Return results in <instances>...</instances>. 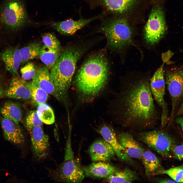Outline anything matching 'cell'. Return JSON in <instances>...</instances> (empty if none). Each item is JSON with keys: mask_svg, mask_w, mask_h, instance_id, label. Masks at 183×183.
<instances>
[{"mask_svg": "<svg viewBox=\"0 0 183 183\" xmlns=\"http://www.w3.org/2000/svg\"><path fill=\"white\" fill-rule=\"evenodd\" d=\"M143 78L124 83L117 102V119L124 128L141 132L152 129L159 117L149 86Z\"/></svg>", "mask_w": 183, "mask_h": 183, "instance_id": "obj_1", "label": "cell"}, {"mask_svg": "<svg viewBox=\"0 0 183 183\" xmlns=\"http://www.w3.org/2000/svg\"><path fill=\"white\" fill-rule=\"evenodd\" d=\"M109 73V64L105 55L101 53L93 55L78 72L75 81L78 90L87 97L96 95L105 84Z\"/></svg>", "mask_w": 183, "mask_h": 183, "instance_id": "obj_2", "label": "cell"}, {"mask_svg": "<svg viewBox=\"0 0 183 183\" xmlns=\"http://www.w3.org/2000/svg\"><path fill=\"white\" fill-rule=\"evenodd\" d=\"M83 53L79 48L71 47L61 52L55 65L50 70V75L55 87L57 98L66 96L75 71L76 64Z\"/></svg>", "mask_w": 183, "mask_h": 183, "instance_id": "obj_3", "label": "cell"}, {"mask_svg": "<svg viewBox=\"0 0 183 183\" xmlns=\"http://www.w3.org/2000/svg\"><path fill=\"white\" fill-rule=\"evenodd\" d=\"M28 22L23 0H2L0 2V29L10 33L16 32Z\"/></svg>", "mask_w": 183, "mask_h": 183, "instance_id": "obj_4", "label": "cell"}, {"mask_svg": "<svg viewBox=\"0 0 183 183\" xmlns=\"http://www.w3.org/2000/svg\"><path fill=\"white\" fill-rule=\"evenodd\" d=\"M101 29L109 45L114 49H122L132 43V30L124 19H116L106 22Z\"/></svg>", "mask_w": 183, "mask_h": 183, "instance_id": "obj_5", "label": "cell"}, {"mask_svg": "<svg viewBox=\"0 0 183 183\" xmlns=\"http://www.w3.org/2000/svg\"><path fill=\"white\" fill-rule=\"evenodd\" d=\"M163 63L157 69L149 81L150 90L153 96L161 108V129H163L170 121L167 106L164 99L165 81L163 71Z\"/></svg>", "mask_w": 183, "mask_h": 183, "instance_id": "obj_6", "label": "cell"}, {"mask_svg": "<svg viewBox=\"0 0 183 183\" xmlns=\"http://www.w3.org/2000/svg\"><path fill=\"white\" fill-rule=\"evenodd\" d=\"M141 140L150 148L165 157L171 156L174 142L171 137L163 130H152L141 132Z\"/></svg>", "mask_w": 183, "mask_h": 183, "instance_id": "obj_7", "label": "cell"}, {"mask_svg": "<svg viewBox=\"0 0 183 183\" xmlns=\"http://www.w3.org/2000/svg\"><path fill=\"white\" fill-rule=\"evenodd\" d=\"M165 77V84L171 99L170 119L172 121L183 100V68H175L166 71Z\"/></svg>", "mask_w": 183, "mask_h": 183, "instance_id": "obj_8", "label": "cell"}, {"mask_svg": "<svg viewBox=\"0 0 183 183\" xmlns=\"http://www.w3.org/2000/svg\"><path fill=\"white\" fill-rule=\"evenodd\" d=\"M165 30L163 12L160 7H157L152 11L145 26L144 39L148 44L154 45L162 38Z\"/></svg>", "mask_w": 183, "mask_h": 183, "instance_id": "obj_9", "label": "cell"}, {"mask_svg": "<svg viewBox=\"0 0 183 183\" xmlns=\"http://www.w3.org/2000/svg\"><path fill=\"white\" fill-rule=\"evenodd\" d=\"M55 175L58 180L65 182H80L85 177L79 161L74 158L65 160L57 170Z\"/></svg>", "mask_w": 183, "mask_h": 183, "instance_id": "obj_10", "label": "cell"}, {"mask_svg": "<svg viewBox=\"0 0 183 183\" xmlns=\"http://www.w3.org/2000/svg\"><path fill=\"white\" fill-rule=\"evenodd\" d=\"M30 135L32 148L35 157L38 159L45 158L48 155L49 147V137L40 126L26 128Z\"/></svg>", "mask_w": 183, "mask_h": 183, "instance_id": "obj_11", "label": "cell"}, {"mask_svg": "<svg viewBox=\"0 0 183 183\" xmlns=\"http://www.w3.org/2000/svg\"><path fill=\"white\" fill-rule=\"evenodd\" d=\"M97 131L104 139L111 145L119 159L126 162L131 161V158L127 155L116 136L114 129L111 127L106 125H103L98 129Z\"/></svg>", "mask_w": 183, "mask_h": 183, "instance_id": "obj_12", "label": "cell"}, {"mask_svg": "<svg viewBox=\"0 0 183 183\" xmlns=\"http://www.w3.org/2000/svg\"><path fill=\"white\" fill-rule=\"evenodd\" d=\"M89 152L92 160L95 162H105L111 160L115 155L111 145L104 140L99 139L90 146Z\"/></svg>", "mask_w": 183, "mask_h": 183, "instance_id": "obj_13", "label": "cell"}, {"mask_svg": "<svg viewBox=\"0 0 183 183\" xmlns=\"http://www.w3.org/2000/svg\"><path fill=\"white\" fill-rule=\"evenodd\" d=\"M26 82L18 75L14 76L6 90L5 96L10 98L19 99L26 100L31 98L30 92L26 86Z\"/></svg>", "mask_w": 183, "mask_h": 183, "instance_id": "obj_14", "label": "cell"}, {"mask_svg": "<svg viewBox=\"0 0 183 183\" xmlns=\"http://www.w3.org/2000/svg\"><path fill=\"white\" fill-rule=\"evenodd\" d=\"M0 120L3 134L7 140L16 145L24 143V134L18 124L2 117L1 118Z\"/></svg>", "mask_w": 183, "mask_h": 183, "instance_id": "obj_15", "label": "cell"}, {"mask_svg": "<svg viewBox=\"0 0 183 183\" xmlns=\"http://www.w3.org/2000/svg\"><path fill=\"white\" fill-rule=\"evenodd\" d=\"M117 138L130 158L141 159L144 150L132 135L127 132H121L118 134Z\"/></svg>", "mask_w": 183, "mask_h": 183, "instance_id": "obj_16", "label": "cell"}, {"mask_svg": "<svg viewBox=\"0 0 183 183\" xmlns=\"http://www.w3.org/2000/svg\"><path fill=\"white\" fill-rule=\"evenodd\" d=\"M97 17L89 19H80L77 20L69 19L52 23L51 26L60 33L64 35L73 34Z\"/></svg>", "mask_w": 183, "mask_h": 183, "instance_id": "obj_17", "label": "cell"}, {"mask_svg": "<svg viewBox=\"0 0 183 183\" xmlns=\"http://www.w3.org/2000/svg\"><path fill=\"white\" fill-rule=\"evenodd\" d=\"M82 169L86 176L96 178H106L118 171L113 165L102 161L92 163Z\"/></svg>", "mask_w": 183, "mask_h": 183, "instance_id": "obj_18", "label": "cell"}, {"mask_svg": "<svg viewBox=\"0 0 183 183\" xmlns=\"http://www.w3.org/2000/svg\"><path fill=\"white\" fill-rule=\"evenodd\" d=\"M19 51L18 47H10L6 48L1 55L5 69L14 76L18 75L21 64Z\"/></svg>", "mask_w": 183, "mask_h": 183, "instance_id": "obj_19", "label": "cell"}, {"mask_svg": "<svg viewBox=\"0 0 183 183\" xmlns=\"http://www.w3.org/2000/svg\"><path fill=\"white\" fill-rule=\"evenodd\" d=\"M32 81L48 94L57 98L55 87L47 67L43 66L39 68Z\"/></svg>", "mask_w": 183, "mask_h": 183, "instance_id": "obj_20", "label": "cell"}, {"mask_svg": "<svg viewBox=\"0 0 183 183\" xmlns=\"http://www.w3.org/2000/svg\"><path fill=\"white\" fill-rule=\"evenodd\" d=\"M102 4L112 13L123 14L130 11L140 0H99Z\"/></svg>", "mask_w": 183, "mask_h": 183, "instance_id": "obj_21", "label": "cell"}, {"mask_svg": "<svg viewBox=\"0 0 183 183\" xmlns=\"http://www.w3.org/2000/svg\"><path fill=\"white\" fill-rule=\"evenodd\" d=\"M141 159L147 176L160 174L163 170L161 168L160 161L156 155L149 150H144Z\"/></svg>", "mask_w": 183, "mask_h": 183, "instance_id": "obj_22", "label": "cell"}, {"mask_svg": "<svg viewBox=\"0 0 183 183\" xmlns=\"http://www.w3.org/2000/svg\"><path fill=\"white\" fill-rule=\"evenodd\" d=\"M2 117L12 121L18 125L22 117L21 108L18 103L12 101L5 103L0 109Z\"/></svg>", "mask_w": 183, "mask_h": 183, "instance_id": "obj_23", "label": "cell"}, {"mask_svg": "<svg viewBox=\"0 0 183 183\" xmlns=\"http://www.w3.org/2000/svg\"><path fill=\"white\" fill-rule=\"evenodd\" d=\"M61 53L60 49H56L44 45L39 54L41 61L51 70L57 63Z\"/></svg>", "mask_w": 183, "mask_h": 183, "instance_id": "obj_24", "label": "cell"}, {"mask_svg": "<svg viewBox=\"0 0 183 183\" xmlns=\"http://www.w3.org/2000/svg\"><path fill=\"white\" fill-rule=\"evenodd\" d=\"M106 181L110 183H131L137 178L136 174L131 170L126 168L117 171L106 178Z\"/></svg>", "mask_w": 183, "mask_h": 183, "instance_id": "obj_25", "label": "cell"}, {"mask_svg": "<svg viewBox=\"0 0 183 183\" xmlns=\"http://www.w3.org/2000/svg\"><path fill=\"white\" fill-rule=\"evenodd\" d=\"M41 48L40 43L34 42L20 49L21 64L23 65L39 55Z\"/></svg>", "mask_w": 183, "mask_h": 183, "instance_id": "obj_26", "label": "cell"}, {"mask_svg": "<svg viewBox=\"0 0 183 183\" xmlns=\"http://www.w3.org/2000/svg\"><path fill=\"white\" fill-rule=\"evenodd\" d=\"M26 84L30 92L31 98L33 103L38 105L45 103L48 99V94L32 81L26 82Z\"/></svg>", "mask_w": 183, "mask_h": 183, "instance_id": "obj_27", "label": "cell"}, {"mask_svg": "<svg viewBox=\"0 0 183 183\" xmlns=\"http://www.w3.org/2000/svg\"><path fill=\"white\" fill-rule=\"evenodd\" d=\"M38 106L36 112L42 122L47 125L53 124L55 121V116L51 107L45 103Z\"/></svg>", "mask_w": 183, "mask_h": 183, "instance_id": "obj_28", "label": "cell"}, {"mask_svg": "<svg viewBox=\"0 0 183 183\" xmlns=\"http://www.w3.org/2000/svg\"><path fill=\"white\" fill-rule=\"evenodd\" d=\"M165 174L169 176L176 182L183 183V166H180L163 170L160 174Z\"/></svg>", "mask_w": 183, "mask_h": 183, "instance_id": "obj_29", "label": "cell"}, {"mask_svg": "<svg viewBox=\"0 0 183 183\" xmlns=\"http://www.w3.org/2000/svg\"><path fill=\"white\" fill-rule=\"evenodd\" d=\"M42 40L44 45L53 49H60L59 41L53 34L44 33L42 36Z\"/></svg>", "mask_w": 183, "mask_h": 183, "instance_id": "obj_30", "label": "cell"}, {"mask_svg": "<svg viewBox=\"0 0 183 183\" xmlns=\"http://www.w3.org/2000/svg\"><path fill=\"white\" fill-rule=\"evenodd\" d=\"M37 70L32 62H28L21 69L22 78L25 81L32 79L36 74Z\"/></svg>", "mask_w": 183, "mask_h": 183, "instance_id": "obj_31", "label": "cell"}, {"mask_svg": "<svg viewBox=\"0 0 183 183\" xmlns=\"http://www.w3.org/2000/svg\"><path fill=\"white\" fill-rule=\"evenodd\" d=\"M43 123L35 111L30 112L26 116L25 120L26 128L35 126H42Z\"/></svg>", "mask_w": 183, "mask_h": 183, "instance_id": "obj_32", "label": "cell"}, {"mask_svg": "<svg viewBox=\"0 0 183 183\" xmlns=\"http://www.w3.org/2000/svg\"><path fill=\"white\" fill-rule=\"evenodd\" d=\"M179 160H183V145H174L171 151V155Z\"/></svg>", "mask_w": 183, "mask_h": 183, "instance_id": "obj_33", "label": "cell"}, {"mask_svg": "<svg viewBox=\"0 0 183 183\" xmlns=\"http://www.w3.org/2000/svg\"><path fill=\"white\" fill-rule=\"evenodd\" d=\"M175 122L180 126L183 134V116H180L177 118L175 119Z\"/></svg>", "mask_w": 183, "mask_h": 183, "instance_id": "obj_34", "label": "cell"}, {"mask_svg": "<svg viewBox=\"0 0 183 183\" xmlns=\"http://www.w3.org/2000/svg\"><path fill=\"white\" fill-rule=\"evenodd\" d=\"M156 182L159 183H176L174 180L166 178L157 179L155 181Z\"/></svg>", "mask_w": 183, "mask_h": 183, "instance_id": "obj_35", "label": "cell"}, {"mask_svg": "<svg viewBox=\"0 0 183 183\" xmlns=\"http://www.w3.org/2000/svg\"><path fill=\"white\" fill-rule=\"evenodd\" d=\"M183 114V100L181 103L176 115L180 116Z\"/></svg>", "mask_w": 183, "mask_h": 183, "instance_id": "obj_36", "label": "cell"}, {"mask_svg": "<svg viewBox=\"0 0 183 183\" xmlns=\"http://www.w3.org/2000/svg\"><path fill=\"white\" fill-rule=\"evenodd\" d=\"M6 90L4 89L0 80V98L5 95Z\"/></svg>", "mask_w": 183, "mask_h": 183, "instance_id": "obj_37", "label": "cell"}]
</instances>
